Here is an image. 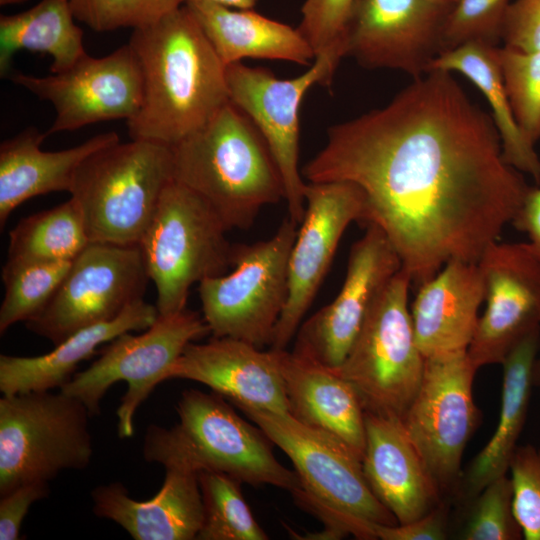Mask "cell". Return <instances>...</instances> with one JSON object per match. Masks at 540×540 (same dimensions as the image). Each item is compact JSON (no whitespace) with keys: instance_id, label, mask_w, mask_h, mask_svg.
I'll use <instances>...</instances> for the list:
<instances>
[{"instance_id":"obj_1","label":"cell","mask_w":540,"mask_h":540,"mask_svg":"<svg viewBox=\"0 0 540 540\" xmlns=\"http://www.w3.org/2000/svg\"><path fill=\"white\" fill-rule=\"evenodd\" d=\"M302 175L355 184L363 223L384 232L417 287L450 260L477 263L530 189L504 159L491 115L441 70L330 127Z\"/></svg>"},{"instance_id":"obj_2","label":"cell","mask_w":540,"mask_h":540,"mask_svg":"<svg viewBox=\"0 0 540 540\" xmlns=\"http://www.w3.org/2000/svg\"><path fill=\"white\" fill-rule=\"evenodd\" d=\"M128 44L143 75L131 139L174 146L204 127L229 100L226 66L185 5L132 30Z\"/></svg>"},{"instance_id":"obj_3","label":"cell","mask_w":540,"mask_h":540,"mask_svg":"<svg viewBox=\"0 0 540 540\" xmlns=\"http://www.w3.org/2000/svg\"><path fill=\"white\" fill-rule=\"evenodd\" d=\"M172 153L174 180L207 201L228 230L250 228L264 206L285 197L266 141L231 102Z\"/></svg>"},{"instance_id":"obj_4","label":"cell","mask_w":540,"mask_h":540,"mask_svg":"<svg viewBox=\"0 0 540 540\" xmlns=\"http://www.w3.org/2000/svg\"><path fill=\"white\" fill-rule=\"evenodd\" d=\"M291 460L300 488L291 493L324 523L314 539H376L374 524L397 525L364 476L362 459L341 439L302 424L290 413L236 406Z\"/></svg>"},{"instance_id":"obj_5","label":"cell","mask_w":540,"mask_h":540,"mask_svg":"<svg viewBox=\"0 0 540 540\" xmlns=\"http://www.w3.org/2000/svg\"><path fill=\"white\" fill-rule=\"evenodd\" d=\"M176 411L179 422L172 428H147L146 461H176L197 472H220L241 483L271 485L291 493L300 488L296 472L274 456L273 442L257 425L240 417L222 395L185 390Z\"/></svg>"},{"instance_id":"obj_6","label":"cell","mask_w":540,"mask_h":540,"mask_svg":"<svg viewBox=\"0 0 540 540\" xmlns=\"http://www.w3.org/2000/svg\"><path fill=\"white\" fill-rule=\"evenodd\" d=\"M173 180L171 146L131 139L87 157L77 169L69 193L91 242L136 246Z\"/></svg>"},{"instance_id":"obj_7","label":"cell","mask_w":540,"mask_h":540,"mask_svg":"<svg viewBox=\"0 0 540 540\" xmlns=\"http://www.w3.org/2000/svg\"><path fill=\"white\" fill-rule=\"evenodd\" d=\"M228 231L201 196L175 180L167 185L138 245L160 315L184 310L195 283L233 267Z\"/></svg>"},{"instance_id":"obj_8","label":"cell","mask_w":540,"mask_h":540,"mask_svg":"<svg viewBox=\"0 0 540 540\" xmlns=\"http://www.w3.org/2000/svg\"><path fill=\"white\" fill-rule=\"evenodd\" d=\"M77 398L63 391H31L0 399V496L27 483L82 470L93 456L88 419Z\"/></svg>"},{"instance_id":"obj_9","label":"cell","mask_w":540,"mask_h":540,"mask_svg":"<svg viewBox=\"0 0 540 540\" xmlns=\"http://www.w3.org/2000/svg\"><path fill=\"white\" fill-rule=\"evenodd\" d=\"M412 281L403 268L368 313L343 363L335 370L357 393L365 412L403 418L422 379L420 352L408 307Z\"/></svg>"},{"instance_id":"obj_10","label":"cell","mask_w":540,"mask_h":540,"mask_svg":"<svg viewBox=\"0 0 540 540\" xmlns=\"http://www.w3.org/2000/svg\"><path fill=\"white\" fill-rule=\"evenodd\" d=\"M297 225L288 216L271 238L234 245L233 269L199 283L202 317L212 336L271 346L288 298V263Z\"/></svg>"},{"instance_id":"obj_11","label":"cell","mask_w":540,"mask_h":540,"mask_svg":"<svg viewBox=\"0 0 540 540\" xmlns=\"http://www.w3.org/2000/svg\"><path fill=\"white\" fill-rule=\"evenodd\" d=\"M210 334L203 317L187 310L158 315L143 333H123L109 342L87 369L75 373L59 390L80 400L91 416L100 413L107 390L125 381L127 392L116 411L120 438L134 435V415L154 388L167 380L168 371L186 346Z\"/></svg>"},{"instance_id":"obj_12","label":"cell","mask_w":540,"mask_h":540,"mask_svg":"<svg viewBox=\"0 0 540 540\" xmlns=\"http://www.w3.org/2000/svg\"><path fill=\"white\" fill-rule=\"evenodd\" d=\"M477 369L467 350L425 358L419 388L402 418L442 495L457 490L465 447L480 422Z\"/></svg>"},{"instance_id":"obj_13","label":"cell","mask_w":540,"mask_h":540,"mask_svg":"<svg viewBox=\"0 0 540 540\" xmlns=\"http://www.w3.org/2000/svg\"><path fill=\"white\" fill-rule=\"evenodd\" d=\"M341 57H315L302 74L280 79L261 67L242 62L226 66L229 100L256 126L280 170L289 217L300 224L305 212V189L299 169V113L306 93L315 85L330 86Z\"/></svg>"},{"instance_id":"obj_14","label":"cell","mask_w":540,"mask_h":540,"mask_svg":"<svg viewBox=\"0 0 540 540\" xmlns=\"http://www.w3.org/2000/svg\"><path fill=\"white\" fill-rule=\"evenodd\" d=\"M149 276L138 245L91 242L73 261L45 308L26 327L54 345L113 320L143 299Z\"/></svg>"},{"instance_id":"obj_15","label":"cell","mask_w":540,"mask_h":540,"mask_svg":"<svg viewBox=\"0 0 540 540\" xmlns=\"http://www.w3.org/2000/svg\"><path fill=\"white\" fill-rule=\"evenodd\" d=\"M8 78L53 105L56 117L47 136L102 121H129L143 102V75L129 44L100 58L85 54L60 73L39 77L15 71Z\"/></svg>"},{"instance_id":"obj_16","label":"cell","mask_w":540,"mask_h":540,"mask_svg":"<svg viewBox=\"0 0 540 540\" xmlns=\"http://www.w3.org/2000/svg\"><path fill=\"white\" fill-rule=\"evenodd\" d=\"M365 200L353 183H311L305 189V212L288 263V298L275 328L272 349H286L332 263L346 228L363 222Z\"/></svg>"},{"instance_id":"obj_17","label":"cell","mask_w":540,"mask_h":540,"mask_svg":"<svg viewBox=\"0 0 540 540\" xmlns=\"http://www.w3.org/2000/svg\"><path fill=\"white\" fill-rule=\"evenodd\" d=\"M401 269L400 257L384 232L366 225L364 235L351 247L338 295L300 325L293 351L338 368L371 308Z\"/></svg>"},{"instance_id":"obj_18","label":"cell","mask_w":540,"mask_h":540,"mask_svg":"<svg viewBox=\"0 0 540 540\" xmlns=\"http://www.w3.org/2000/svg\"><path fill=\"white\" fill-rule=\"evenodd\" d=\"M486 308L467 354L474 367L501 364L540 328V258L528 243H491L477 262Z\"/></svg>"},{"instance_id":"obj_19","label":"cell","mask_w":540,"mask_h":540,"mask_svg":"<svg viewBox=\"0 0 540 540\" xmlns=\"http://www.w3.org/2000/svg\"><path fill=\"white\" fill-rule=\"evenodd\" d=\"M452 6L439 0H360L349 28L347 56L365 68L421 77L444 51Z\"/></svg>"},{"instance_id":"obj_20","label":"cell","mask_w":540,"mask_h":540,"mask_svg":"<svg viewBox=\"0 0 540 540\" xmlns=\"http://www.w3.org/2000/svg\"><path fill=\"white\" fill-rule=\"evenodd\" d=\"M187 379L208 386L234 406L289 413L276 350L262 351L231 337L189 343L168 371L167 380Z\"/></svg>"},{"instance_id":"obj_21","label":"cell","mask_w":540,"mask_h":540,"mask_svg":"<svg viewBox=\"0 0 540 540\" xmlns=\"http://www.w3.org/2000/svg\"><path fill=\"white\" fill-rule=\"evenodd\" d=\"M362 467L373 494L398 524L416 520L444 502L399 417L365 412Z\"/></svg>"},{"instance_id":"obj_22","label":"cell","mask_w":540,"mask_h":540,"mask_svg":"<svg viewBox=\"0 0 540 540\" xmlns=\"http://www.w3.org/2000/svg\"><path fill=\"white\" fill-rule=\"evenodd\" d=\"M165 468L162 487L152 498L137 501L120 482L91 492L93 512L116 522L135 540H193L203 521L198 472L176 461Z\"/></svg>"},{"instance_id":"obj_23","label":"cell","mask_w":540,"mask_h":540,"mask_svg":"<svg viewBox=\"0 0 540 540\" xmlns=\"http://www.w3.org/2000/svg\"><path fill=\"white\" fill-rule=\"evenodd\" d=\"M484 295L478 264L456 259L417 287L410 313L424 358L468 349Z\"/></svg>"},{"instance_id":"obj_24","label":"cell","mask_w":540,"mask_h":540,"mask_svg":"<svg viewBox=\"0 0 540 540\" xmlns=\"http://www.w3.org/2000/svg\"><path fill=\"white\" fill-rule=\"evenodd\" d=\"M284 380L289 413L304 425L344 441L361 459L365 411L351 384L335 369L286 349H274Z\"/></svg>"},{"instance_id":"obj_25","label":"cell","mask_w":540,"mask_h":540,"mask_svg":"<svg viewBox=\"0 0 540 540\" xmlns=\"http://www.w3.org/2000/svg\"><path fill=\"white\" fill-rule=\"evenodd\" d=\"M47 137L30 127L0 144V226L23 202L47 193L70 190L81 163L95 151L116 143V132H105L60 151H42Z\"/></svg>"},{"instance_id":"obj_26","label":"cell","mask_w":540,"mask_h":540,"mask_svg":"<svg viewBox=\"0 0 540 540\" xmlns=\"http://www.w3.org/2000/svg\"><path fill=\"white\" fill-rule=\"evenodd\" d=\"M155 305L140 299L110 321L82 328L43 355L22 357L0 355V391L13 395L62 388L77 366L97 348L130 331H144L157 319Z\"/></svg>"},{"instance_id":"obj_27","label":"cell","mask_w":540,"mask_h":540,"mask_svg":"<svg viewBox=\"0 0 540 540\" xmlns=\"http://www.w3.org/2000/svg\"><path fill=\"white\" fill-rule=\"evenodd\" d=\"M192 13L221 61L228 66L245 58L308 65L315 53L298 28L256 13L212 2L183 4Z\"/></svg>"},{"instance_id":"obj_28","label":"cell","mask_w":540,"mask_h":540,"mask_svg":"<svg viewBox=\"0 0 540 540\" xmlns=\"http://www.w3.org/2000/svg\"><path fill=\"white\" fill-rule=\"evenodd\" d=\"M540 346V328L526 335L503 362L501 408L497 427L488 443L462 473L457 490L467 499L506 475L527 418L533 370Z\"/></svg>"},{"instance_id":"obj_29","label":"cell","mask_w":540,"mask_h":540,"mask_svg":"<svg viewBox=\"0 0 540 540\" xmlns=\"http://www.w3.org/2000/svg\"><path fill=\"white\" fill-rule=\"evenodd\" d=\"M431 70L459 73L481 91L491 108L504 159L519 172L540 182V159L533 144L520 129L505 89L499 61V47L468 42L442 52Z\"/></svg>"},{"instance_id":"obj_30","label":"cell","mask_w":540,"mask_h":540,"mask_svg":"<svg viewBox=\"0 0 540 540\" xmlns=\"http://www.w3.org/2000/svg\"><path fill=\"white\" fill-rule=\"evenodd\" d=\"M69 0H41L13 15L0 16V76L12 72V59L19 50L47 54L52 73L72 67L86 53L83 31Z\"/></svg>"},{"instance_id":"obj_31","label":"cell","mask_w":540,"mask_h":540,"mask_svg":"<svg viewBox=\"0 0 540 540\" xmlns=\"http://www.w3.org/2000/svg\"><path fill=\"white\" fill-rule=\"evenodd\" d=\"M9 238L8 259L21 262L73 261L91 243L72 198L23 218Z\"/></svg>"},{"instance_id":"obj_32","label":"cell","mask_w":540,"mask_h":540,"mask_svg":"<svg viewBox=\"0 0 540 540\" xmlns=\"http://www.w3.org/2000/svg\"><path fill=\"white\" fill-rule=\"evenodd\" d=\"M203 521L196 540H267L241 491V482L220 472L199 471Z\"/></svg>"},{"instance_id":"obj_33","label":"cell","mask_w":540,"mask_h":540,"mask_svg":"<svg viewBox=\"0 0 540 540\" xmlns=\"http://www.w3.org/2000/svg\"><path fill=\"white\" fill-rule=\"evenodd\" d=\"M72 261L21 262L8 259L2 268L4 298L0 333L37 316L56 293Z\"/></svg>"},{"instance_id":"obj_34","label":"cell","mask_w":540,"mask_h":540,"mask_svg":"<svg viewBox=\"0 0 540 540\" xmlns=\"http://www.w3.org/2000/svg\"><path fill=\"white\" fill-rule=\"evenodd\" d=\"M505 89L514 117L524 135L540 139V51L499 47Z\"/></svg>"},{"instance_id":"obj_35","label":"cell","mask_w":540,"mask_h":540,"mask_svg":"<svg viewBox=\"0 0 540 540\" xmlns=\"http://www.w3.org/2000/svg\"><path fill=\"white\" fill-rule=\"evenodd\" d=\"M472 500L468 519L459 534L463 540H519L522 529L513 511L511 479L503 475Z\"/></svg>"},{"instance_id":"obj_36","label":"cell","mask_w":540,"mask_h":540,"mask_svg":"<svg viewBox=\"0 0 540 540\" xmlns=\"http://www.w3.org/2000/svg\"><path fill=\"white\" fill-rule=\"evenodd\" d=\"M76 20L97 32L138 28L160 19L180 0H69Z\"/></svg>"},{"instance_id":"obj_37","label":"cell","mask_w":540,"mask_h":540,"mask_svg":"<svg viewBox=\"0 0 540 540\" xmlns=\"http://www.w3.org/2000/svg\"><path fill=\"white\" fill-rule=\"evenodd\" d=\"M360 0H305L297 27L311 45L315 57L333 53L347 56V38Z\"/></svg>"},{"instance_id":"obj_38","label":"cell","mask_w":540,"mask_h":540,"mask_svg":"<svg viewBox=\"0 0 540 540\" xmlns=\"http://www.w3.org/2000/svg\"><path fill=\"white\" fill-rule=\"evenodd\" d=\"M510 3L511 0H456L444 29V51L468 42L497 46Z\"/></svg>"},{"instance_id":"obj_39","label":"cell","mask_w":540,"mask_h":540,"mask_svg":"<svg viewBox=\"0 0 540 540\" xmlns=\"http://www.w3.org/2000/svg\"><path fill=\"white\" fill-rule=\"evenodd\" d=\"M509 470L513 488V511L523 538L540 540V449L518 446Z\"/></svg>"},{"instance_id":"obj_40","label":"cell","mask_w":540,"mask_h":540,"mask_svg":"<svg viewBox=\"0 0 540 540\" xmlns=\"http://www.w3.org/2000/svg\"><path fill=\"white\" fill-rule=\"evenodd\" d=\"M504 46L540 51V0H515L507 8L501 31Z\"/></svg>"},{"instance_id":"obj_41","label":"cell","mask_w":540,"mask_h":540,"mask_svg":"<svg viewBox=\"0 0 540 540\" xmlns=\"http://www.w3.org/2000/svg\"><path fill=\"white\" fill-rule=\"evenodd\" d=\"M48 493V483L34 482L23 484L1 496L0 539H21L20 531L24 517L32 504L45 498Z\"/></svg>"},{"instance_id":"obj_42","label":"cell","mask_w":540,"mask_h":540,"mask_svg":"<svg viewBox=\"0 0 540 540\" xmlns=\"http://www.w3.org/2000/svg\"><path fill=\"white\" fill-rule=\"evenodd\" d=\"M447 518L444 501L426 515L405 524H374L373 533L381 540H444L448 538Z\"/></svg>"},{"instance_id":"obj_43","label":"cell","mask_w":540,"mask_h":540,"mask_svg":"<svg viewBox=\"0 0 540 540\" xmlns=\"http://www.w3.org/2000/svg\"><path fill=\"white\" fill-rule=\"evenodd\" d=\"M511 223L528 236L527 243L540 258V188L530 187Z\"/></svg>"},{"instance_id":"obj_44","label":"cell","mask_w":540,"mask_h":540,"mask_svg":"<svg viewBox=\"0 0 540 540\" xmlns=\"http://www.w3.org/2000/svg\"><path fill=\"white\" fill-rule=\"evenodd\" d=\"M200 1L212 2L237 9H253L258 0H180L182 5L190 2Z\"/></svg>"},{"instance_id":"obj_45","label":"cell","mask_w":540,"mask_h":540,"mask_svg":"<svg viewBox=\"0 0 540 540\" xmlns=\"http://www.w3.org/2000/svg\"><path fill=\"white\" fill-rule=\"evenodd\" d=\"M534 385H540V358L536 359L533 370Z\"/></svg>"},{"instance_id":"obj_46","label":"cell","mask_w":540,"mask_h":540,"mask_svg":"<svg viewBox=\"0 0 540 540\" xmlns=\"http://www.w3.org/2000/svg\"><path fill=\"white\" fill-rule=\"evenodd\" d=\"M28 0H0L1 6H9L24 3Z\"/></svg>"},{"instance_id":"obj_47","label":"cell","mask_w":540,"mask_h":540,"mask_svg":"<svg viewBox=\"0 0 540 540\" xmlns=\"http://www.w3.org/2000/svg\"><path fill=\"white\" fill-rule=\"evenodd\" d=\"M439 1L450 4V5H453L456 2V0H439Z\"/></svg>"}]
</instances>
